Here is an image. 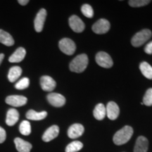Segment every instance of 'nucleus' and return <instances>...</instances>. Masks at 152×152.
Returning <instances> with one entry per match:
<instances>
[{
  "label": "nucleus",
  "instance_id": "1",
  "mask_svg": "<svg viewBox=\"0 0 152 152\" xmlns=\"http://www.w3.org/2000/svg\"><path fill=\"white\" fill-rule=\"evenodd\" d=\"M132 134L133 129L132 127L126 125L114 134L113 141L116 145H123L130 140Z\"/></svg>",
  "mask_w": 152,
  "mask_h": 152
},
{
  "label": "nucleus",
  "instance_id": "2",
  "mask_svg": "<svg viewBox=\"0 0 152 152\" xmlns=\"http://www.w3.org/2000/svg\"><path fill=\"white\" fill-rule=\"evenodd\" d=\"M88 57L85 54H80L77 56L70 64L69 68L72 72L82 73L86 69L88 65Z\"/></svg>",
  "mask_w": 152,
  "mask_h": 152
},
{
  "label": "nucleus",
  "instance_id": "3",
  "mask_svg": "<svg viewBox=\"0 0 152 152\" xmlns=\"http://www.w3.org/2000/svg\"><path fill=\"white\" fill-rule=\"evenodd\" d=\"M151 35L152 33L151 30L149 29H144L133 36L131 39V43L132 46L139 47L149 40Z\"/></svg>",
  "mask_w": 152,
  "mask_h": 152
},
{
  "label": "nucleus",
  "instance_id": "4",
  "mask_svg": "<svg viewBox=\"0 0 152 152\" xmlns=\"http://www.w3.org/2000/svg\"><path fill=\"white\" fill-rule=\"evenodd\" d=\"M59 49L66 55H72L76 50V45L74 42L69 38H63L58 44Z\"/></svg>",
  "mask_w": 152,
  "mask_h": 152
},
{
  "label": "nucleus",
  "instance_id": "5",
  "mask_svg": "<svg viewBox=\"0 0 152 152\" xmlns=\"http://www.w3.org/2000/svg\"><path fill=\"white\" fill-rule=\"evenodd\" d=\"M96 64L101 67L109 68L113 66V62L111 56L104 52H100L96 54L95 57Z\"/></svg>",
  "mask_w": 152,
  "mask_h": 152
},
{
  "label": "nucleus",
  "instance_id": "6",
  "mask_svg": "<svg viewBox=\"0 0 152 152\" xmlns=\"http://www.w3.org/2000/svg\"><path fill=\"white\" fill-rule=\"evenodd\" d=\"M110 23L106 19L102 18L97 20L92 26V30L96 34L106 33L110 29Z\"/></svg>",
  "mask_w": 152,
  "mask_h": 152
},
{
  "label": "nucleus",
  "instance_id": "7",
  "mask_svg": "<svg viewBox=\"0 0 152 152\" xmlns=\"http://www.w3.org/2000/svg\"><path fill=\"white\" fill-rule=\"evenodd\" d=\"M6 103L14 107H20L24 106L28 102L27 98L20 95H11L7 96L5 99Z\"/></svg>",
  "mask_w": 152,
  "mask_h": 152
},
{
  "label": "nucleus",
  "instance_id": "8",
  "mask_svg": "<svg viewBox=\"0 0 152 152\" xmlns=\"http://www.w3.org/2000/svg\"><path fill=\"white\" fill-rule=\"evenodd\" d=\"M68 23L70 27L75 33H82L85 30V23L77 16H71L68 20Z\"/></svg>",
  "mask_w": 152,
  "mask_h": 152
},
{
  "label": "nucleus",
  "instance_id": "9",
  "mask_svg": "<svg viewBox=\"0 0 152 152\" xmlns=\"http://www.w3.org/2000/svg\"><path fill=\"white\" fill-rule=\"evenodd\" d=\"M47 17V11L45 9H42L39 10L36 16L35 20H34V26L35 29L37 33H40L42 31L45 24V20Z\"/></svg>",
  "mask_w": 152,
  "mask_h": 152
},
{
  "label": "nucleus",
  "instance_id": "10",
  "mask_svg": "<svg viewBox=\"0 0 152 152\" xmlns=\"http://www.w3.org/2000/svg\"><path fill=\"white\" fill-rule=\"evenodd\" d=\"M47 98L49 103L55 107H61L66 104V98L58 93H50Z\"/></svg>",
  "mask_w": 152,
  "mask_h": 152
},
{
  "label": "nucleus",
  "instance_id": "11",
  "mask_svg": "<svg viewBox=\"0 0 152 152\" xmlns=\"http://www.w3.org/2000/svg\"><path fill=\"white\" fill-rule=\"evenodd\" d=\"M42 89L46 92H52L56 86V83L52 77L48 75H44L40 78Z\"/></svg>",
  "mask_w": 152,
  "mask_h": 152
},
{
  "label": "nucleus",
  "instance_id": "12",
  "mask_svg": "<svg viewBox=\"0 0 152 152\" xmlns=\"http://www.w3.org/2000/svg\"><path fill=\"white\" fill-rule=\"evenodd\" d=\"M106 115L110 120H115L118 117L120 113V109L116 103L113 102H110L108 103L106 107Z\"/></svg>",
  "mask_w": 152,
  "mask_h": 152
},
{
  "label": "nucleus",
  "instance_id": "13",
  "mask_svg": "<svg viewBox=\"0 0 152 152\" xmlns=\"http://www.w3.org/2000/svg\"><path fill=\"white\" fill-rule=\"evenodd\" d=\"M59 128L57 125H52L45 131L42 135V140L45 142L52 141L58 135Z\"/></svg>",
  "mask_w": 152,
  "mask_h": 152
},
{
  "label": "nucleus",
  "instance_id": "14",
  "mask_svg": "<svg viewBox=\"0 0 152 152\" xmlns=\"http://www.w3.org/2000/svg\"><path fill=\"white\" fill-rule=\"evenodd\" d=\"M84 127L80 123L72 125L68 130V136L71 139H75L80 137L84 132Z\"/></svg>",
  "mask_w": 152,
  "mask_h": 152
},
{
  "label": "nucleus",
  "instance_id": "15",
  "mask_svg": "<svg viewBox=\"0 0 152 152\" xmlns=\"http://www.w3.org/2000/svg\"><path fill=\"white\" fill-rule=\"evenodd\" d=\"M149 148V142L145 137L140 136L137 139L134 145V152H147Z\"/></svg>",
  "mask_w": 152,
  "mask_h": 152
},
{
  "label": "nucleus",
  "instance_id": "16",
  "mask_svg": "<svg viewBox=\"0 0 152 152\" xmlns=\"http://www.w3.org/2000/svg\"><path fill=\"white\" fill-rule=\"evenodd\" d=\"M14 143L18 152H30V150L32 149V144L30 142L25 141L21 138H15Z\"/></svg>",
  "mask_w": 152,
  "mask_h": 152
},
{
  "label": "nucleus",
  "instance_id": "17",
  "mask_svg": "<svg viewBox=\"0 0 152 152\" xmlns=\"http://www.w3.org/2000/svg\"><path fill=\"white\" fill-rule=\"evenodd\" d=\"M26 54V49L23 47H19L15 52L9 57V61L11 63H19L24 59Z\"/></svg>",
  "mask_w": 152,
  "mask_h": 152
},
{
  "label": "nucleus",
  "instance_id": "18",
  "mask_svg": "<svg viewBox=\"0 0 152 152\" xmlns=\"http://www.w3.org/2000/svg\"><path fill=\"white\" fill-rule=\"evenodd\" d=\"M19 119V113L16 109H11L7 112L6 123L9 126H13L18 122Z\"/></svg>",
  "mask_w": 152,
  "mask_h": 152
},
{
  "label": "nucleus",
  "instance_id": "19",
  "mask_svg": "<svg viewBox=\"0 0 152 152\" xmlns=\"http://www.w3.org/2000/svg\"><path fill=\"white\" fill-rule=\"evenodd\" d=\"M47 115V111L37 112L34 110H29L26 113V118L31 121H41L45 119Z\"/></svg>",
  "mask_w": 152,
  "mask_h": 152
},
{
  "label": "nucleus",
  "instance_id": "20",
  "mask_svg": "<svg viewBox=\"0 0 152 152\" xmlns=\"http://www.w3.org/2000/svg\"><path fill=\"white\" fill-rule=\"evenodd\" d=\"M0 42L7 47H11L14 45V39L9 33L0 30Z\"/></svg>",
  "mask_w": 152,
  "mask_h": 152
},
{
  "label": "nucleus",
  "instance_id": "21",
  "mask_svg": "<svg viewBox=\"0 0 152 152\" xmlns=\"http://www.w3.org/2000/svg\"><path fill=\"white\" fill-rule=\"evenodd\" d=\"M93 114L95 118L98 121H102L103 120L106 115V107L103 104H98L95 106Z\"/></svg>",
  "mask_w": 152,
  "mask_h": 152
},
{
  "label": "nucleus",
  "instance_id": "22",
  "mask_svg": "<svg viewBox=\"0 0 152 152\" xmlns=\"http://www.w3.org/2000/svg\"><path fill=\"white\" fill-rule=\"evenodd\" d=\"M22 73V69L19 66H14L9 70V74H8V79L11 83H14L17 80L18 77L21 75Z\"/></svg>",
  "mask_w": 152,
  "mask_h": 152
},
{
  "label": "nucleus",
  "instance_id": "23",
  "mask_svg": "<svg viewBox=\"0 0 152 152\" xmlns=\"http://www.w3.org/2000/svg\"><path fill=\"white\" fill-rule=\"evenodd\" d=\"M140 69L143 75L147 78L152 80V67L147 62H142L140 64Z\"/></svg>",
  "mask_w": 152,
  "mask_h": 152
},
{
  "label": "nucleus",
  "instance_id": "24",
  "mask_svg": "<svg viewBox=\"0 0 152 152\" xmlns=\"http://www.w3.org/2000/svg\"><path fill=\"white\" fill-rule=\"evenodd\" d=\"M83 147V144L81 142L74 141L68 144L66 148V152H77Z\"/></svg>",
  "mask_w": 152,
  "mask_h": 152
},
{
  "label": "nucleus",
  "instance_id": "25",
  "mask_svg": "<svg viewBox=\"0 0 152 152\" xmlns=\"http://www.w3.org/2000/svg\"><path fill=\"white\" fill-rule=\"evenodd\" d=\"M19 130L23 135L28 136L31 133V125L29 121H23L19 126Z\"/></svg>",
  "mask_w": 152,
  "mask_h": 152
},
{
  "label": "nucleus",
  "instance_id": "26",
  "mask_svg": "<svg viewBox=\"0 0 152 152\" xmlns=\"http://www.w3.org/2000/svg\"><path fill=\"white\" fill-rule=\"evenodd\" d=\"M81 11L83 14L87 18H91L94 16V11H93L92 7L90 4H84L82 6Z\"/></svg>",
  "mask_w": 152,
  "mask_h": 152
},
{
  "label": "nucleus",
  "instance_id": "27",
  "mask_svg": "<svg viewBox=\"0 0 152 152\" xmlns=\"http://www.w3.org/2000/svg\"><path fill=\"white\" fill-rule=\"evenodd\" d=\"M30 85V80L28 77H23L21 80H20L18 83L15 85V87L17 90H24L28 87Z\"/></svg>",
  "mask_w": 152,
  "mask_h": 152
},
{
  "label": "nucleus",
  "instance_id": "28",
  "mask_svg": "<svg viewBox=\"0 0 152 152\" xmlns=\"http://www.w3.org/2000/svg\"><path fill=\"white\" fill-rule=\"evenodd\" d=\"M143 104L148 106H152V88L147 90L143 98Z\"/></svg>",
  "mask_w": 152,
  "mask_h": 152
},
{
  "label": "nucleus",
  "instance_id": "29",
  "mask_svg": "<svg viewBox=\"0 0 152 152\" xmlns=\"http://www.w3.org/2000/svg\"><path fill=\"white\" fill-rule=\"evenodd\" d=\"M151 2L149 0H130L128 1L129 5L132 7H140L146 6Z\"/></svg>",
  "mask_w": 152,
  "mask_h": 152
},
{
  "label": "nucleus",
  "instance_id": "30",
  "mask_svg": "<svg viewBox=\"0 0 152 152\" xmlns=\"http://www.w3.org/2000/svg\"><path fill=\"white\" fill-rule=\"evenodd\" d=\"M7 137V132L4 128L0 127V144L3 143Z\"/></svg>",
  "mask_w": 152,
  "mask_h": 152
},
{
  "label": "nucleus",
  "instance_id": "31",
  "mask_svg": "<svg viewBox=\"0 0 152 152\" xmlns=\"http://www.w3.org/2000/svg\"><path fill=\"white\" fill-rule=\"evenodd\" d=\"M144 52L148 54H152V41L150 42L144 47Z\"/></svg>",
  "mask_w": 152,
  "mask_h": 152
},
{
  "label": "nucleus",
  "instance_id": "32",
  "mask_svg": "<svg viewBox=\"0 0 152 152\" xmlns=\"http://www.w3.org/2000/svg\"><path fill=\"white\" fill-rule=\"evenodd\" d=\"M18 2L20 4V5L24 6V5L27 4L29 2V1H28V0H18Z\"/></svg>",
  "mask_w": 152,
  "mask_h": 152
},
{
  "label": "nucleus",
  "instance_id": "33",
  "mask_svg": "<svg viewBox=\"0 0 152 152\" xmlns=\"http://www.w3.org/2000/svg\"><path fill=\"white\" fill-rule=\"evenodd\" d=\"M4 58V54H0V65H1V62H2Z\"/></svg>",
  "mask_w": 152,
  "mask_h": 152
}]
</instances>
